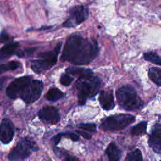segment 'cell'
<instances>
[{
  "mask_svg": "<svg viewBox=\"0 0 161 161\" xmlns=\"http://www.w3.org/2000/svg\"><path fill=\"white\" fill-rule=\"evenodd\" d=\"M97 42L75 34L69 36L64 47L61 60L75 65H86L97 55Z\"/></svg>",
  "mask_w": 161,
  "mask_h": 161,
  "instance_id": "6da1fadb",
  "label": "cell"
},
{
  "mask_svg": "<svg viewBox=\"0 0 161 161\" xmlns=\"http://www.w3.org/2000/svg\"><path fill=\"white\" fill-rule=\"evenodd\" d=\"M100 84L99 79L93 75L79 78L75 84L79 104L84 105L88 97L94 96L99 91Z\"/></svg>",
  "mask_w": 161,
  "mask_h": 161,
  "instance_id": "7a4b0ae2",
  "label": "cell"
},
{
  "mask_svg": "<svg viewBox=\"0 0 161 161\" xmlns=\"http://www.w3.org/2000/svg\"><path fill=\"white\" fill-rule=\"evenodd\" d=\"M119 105L128 111H134L142 108L143 102L138 96L136 90L130 86H125L116 92Z\"/></svg>",
  "mask_w": 161,
  "mask_h": 161,
  "instance_id": "3957f363",
  "label": "cell"
},
{
  "mask_svg": "<svg viewBox=\"0 0 161 161\" xmlns=\"http://www.w3.org/2000/svg\"><path fill=\"white\" fill-rule=\"evenodd\" d=\"M62 43H59L53 51L42 53L38 55L40 59L31 61V67L36 74L41 73L52 67L57 62V56L60 52Z\"/></svg>",
  "mask_w": 161,
  "mask_h": 161,
  "instance_id": "277c9868",
  "label": "cell"
},
{
  "mask_svg": "<svg viewBox=\"0 0 161 161\" xmlns=\"http://www.w3.org/2000/svg\"><path fill=\"white\" fill-rule=\"evenodd\" d=\"M38 150L35 142L30 138L21 139L8 155L10 161H22L29 157L33 152Z\"/></svg>",
  "mask_w": 161,
  "mask_h": 161,
  "instance_id": "5b68a950",
  "label": "cell"
},
{
  "mask_svg": "<svg viewBox=\"0 0 161 161\" xmlns=\"http://www.w3.org/2000/svg\"><path fill=\"white\" fill-rule=\"evenodd\" d=\"M135 120V116L131 114H118L104 119L100 126L106 131H117L126 128Z\"/></svg>",
  "mask_w": 161,
  "mask_h": 161,
  "instance_id": "8992f818",
  "label": "cell"
},
{
  "mask_svg": "<svg viewBox=\"0 0 161 161\" xmlns=\"http://www.w3.org/2000/svg\"><path fill=\"white\" fill-rule=\"evenodd\" d=\"M89 16V8L87 6H76L69 11L68 19L63 23L67 28L76 26L84 21Z\"/></svg>",
  "mask_w": 161,
  "mask_h": 161,
  "instance_id": "52a82bcc",
  "label": "cell"
},
{
  "mask_svg": "<svg viewBox=\"0 0 161 161\" xmlns=\"http://www.w3.org/2000/svg\"><path fill=\"white\" fill-rule=\"evenodd\" d=\"M43 88V84L42 81L39 80H33L19 97L27 104L33 103L39 99Z\"/></svg>",
  "mask_w": 161,
  "mask_h": 161,
  "instance_id": "ba28073f",
  "label": "cell"
},
{
  "mask_svg": "<svg viewBox=\"0 0 161 161\" xmlns=\"http://www.w3.org/2000/svg\"><path fill=\"white\" fill-rule=\"evenodd\" d=\"M31 77L23 76L14 79L6 89V95L11 99L20 97L31 81Z\"/></svg>",
  "mask_w": 161,
  "mask_h": 161,
  "instance_id": "9c48e42d",
  "label": "cell"
},
{
  "mask_svg": "<svg viewBox=\"0 0 161 161\" xmlns=\"http://www.w3.org/2000/svg\"><path fill=\"white\" fill-rule=\"evenodd\" d=\"M40 119L47 124H56L60 120V114L58 110L50 106L43 107L38 112Z\"/></svg>",
  "mask_w": 161,
  "mask_h": 161,
  "instance_id": "30bf717a",
  "label": "cell"
},
{
  "mask_svg": "<svg viewBox=\"0 0 161 161\" xmlns=\"http://www.w3.org/2000/svg\"><path fill=\"white\" fill-rule=\"evenodd\" d=\"M14 136V126L11 121L4 118L0 124V140L4 144L11 142Z\"/></svg>",
  "mask_w": 161,
  "mask_h": 161,
  "instance_id": "8fae6325",
  "label": "cell"
},
{
  "mask_svg": "<svg viewBox=\"0 0 161 161\" xmlns=\"http://www.w3.org/2000/svg\"><path fill=\"white\" fill-rule=\"evenodd\" d=\"M148 144L155 152L161 153V123H157L153 126Z\"/></svg>",
  "mask_w": 161,
  "mask_h": 161,
  "instance_id": "7c38bea8",
  "label": "cell"
},
{
  "mask_svg": "<svg viewBox=\"0 0 161 161\" xmlns=\"http://www.w3.org/2000/svg\"><path fill=\"white\" fill-rule=\"evenodd\" d=\"M99 101L101 106L105 110L113 109L115 106L114 96L112 90L101 91Z\"/></svg>",
  "mask_w": 161,
  "mask_h": 161,
  "instance_id": "4fadbf2b",
  "label": "cell"
},
{
  "mask_svg": "<svg viewBox=\"0 0 161 161\" xmlns=\"http://www.w3.org/2000/svg\"><path fill=\"white\" fill-rule=\"evenodd\" d=\"M19 46L18 43L11 42L0 48V60L6 59L15 53Z\"/></svg>",
  "mask_w": 161,
  "mask_h": 161,
  "instance_id": "5bb4252c",
  "label": "cell"
},
{
  "mask_svg": "<svg viewBox=\"0 0 161 161\" xmlns=\"http://www.w3.org/2000/svg\"><path fill=\"white\" fill-rule=\"evenodd\" d=\"M65 71L68 74H72L73 75L77 76L79 78L93 75V72L91 69L82 67H70L67 68Z\"/></svg>",
  "mask_w": 161,
  "mask_h": 161,
  "instance_id": "9a60e30c",
  "label": "cell"
},
{
  "mask_svg": "<svg viewBox=\"0 0 161 161\" xmlns=\"http://www.w3.org/2000/svg\"><path fill=\"white\" fill-rule=\"evenodd\" d=\"M106 153L109 161H119L121 155L120 150L114 143H111L108 145L106 150Z\"/></svg>",
  "mask_w": 161,
  "mask_h": 161,
  "instance_id": "2e32d148",
  "label": "cell"
},
{
  "mask_svg": "<svg viewBox=\"0 0 161 161\" xmlns=\"http://www.w3.org/2000/svg\"><path fill=\"white\" fill-rule=\"evenodd\" d=\"M148 77L156 85L161 86V69L154 67H150L148 70Z\"/></svg>",
  "mask_w": 161,
  "mask_h": 161,
  "instance_id": "e0dca14e",
  "label": "cell"
},
{
  "mask_svg": "<svg viewBox=\"0 0 161 161\" xmlns=\"http://www.w3.org/2000/svg\"><path fill=\"white\" fill-rule=\"evenodd\" d=\"M65 96L64 92L61 91L58 88L54 87L49 89L45 94V97L47 99L50 101H57L62 98Z\"/></svg>",
  "mask_w": 161,
  "mask_h": 161,
  "instance_id": "ac0fdd59",
  "label": "cell"
},
{
  "mask_svg": "<svg viewBox=\"0 0 161 161\" xmlns=\"http://www.w3.org/2000/svg\"><path fill=\"white\" fill-rule=\"evenodd\" d=\"M147 127V123L146 121H142L134 126L131 130V133L133 135H140L146 133Z\"/></svg>",
  "mask_w": 161,
  "mask_h": 161,
  "instance_id": "d6986e66",
  "label": "cell"
},
{
  "mask_svg": "<svg viewBox=\"0 0 161 161\" xmlns=\"http://www.w3.org/2000/svg\"><path fill=\"white\" fill-rule=\"evenodd\" d=\"M143 58L148 62L157 65H161V57L153 52H149L143 54Z\"/></svg>",
  "mask_w": 161,
  "mask_h": 161,
  "instance_id": "ffe728a7",
  "label": "cell"
},
{
  "mask_svg": "<svg viewBox=\"0 0 161 161\" xmlns=\"http://www.w3.org/2000/svg\"><path fill=\"white\" fill-rule=\"evenodd\" d=\"M19 63L17 61H11L5 64H0V74L9 71L13 70L18 68Z\"/></svg>",
  "mask_w": 161,
  "mask_h": 161,
  "instance_id": "44dd1931",
  "label": "cell"
},
{
  "mask_svg": "<svg viewBox=\"0 0 161 161\" xmlns=\"http://www.w3.org/2000/svg\"><path fill=\"white\" fill-rule=\"evenodd\" d=\"M125 161H143L142 152L140 150L136 149L129 153L126 157Z\"/></svg>",
  "mask_w": 161,
  "mask_h": 161,
  "instance_id": "7402d4cb",
  "label": "cell"
},
{
  "mask_svg": "<svg viewBox=\"0 0 161 161\" xmlns=\"http://www.w3.org/2000/svg\"><path fill=\"white\" fill-rule=\"evenodd\" d=\"M73 78L70 76L68 74H62L60 77V83L64 86H69L71 84L72 82L73 81Z\"/></svg>",
  "mask_w": 161,
  "mask_h": 161,
  "instance_id": "603a6c76",
  "label": "cell"
},
{
  "mask_svg": "<svg viewBox=\"0 0 161 161\" xmlns=\"http://www.w3.org/2000/svg\"><path fill=\"white\" fill-rule=\"evenodd\" d=\"M79 128L91 132L96 131V125L94 123H80L78 125Z\"/></svg>",
  "mask_w": 161,
  "mask_h": 161,
  "instance_id": "cb8c5ba5",
  "label": "cell"
},
{
  "mask_svg": "<svg viewBox=\"0 0 161 161\" xmlns=\"http://www.w3.org/2000/svg\"><path fill=\"white\" fill-rule=\"evenodd\" d=\"M63 134V136H67V137H69L70 139H71L72 141L74 142H76V141H78L79 138V136L74 133H71V132H69V133H62Z\"/></svg>",
  "mask_w": 161,
  "mask_h": 161,
  "instance_id": "d4e9b609",
  "label": "cell"
},
{
  "mask_svg": "<svg viewBox=\"0 0 161 161\" xmlns=\"http://www.w3.org/2000/svg\"><path fill=\"white\" fill-rule=\"evenodd\" d=\"M35 50H33V48H28V49H26L25 50H23L22 52H19L18 53H17V55L19 56V57H25V56H28L31 54L33 53V52H34Z\"/></svg>",
  "mask_w": 161,
  "mask_h": 161,
  "instance_id": "484cf974",
  "label": "cell"
},
{
  "mask_svg": "<svg viewBox=\"0 0 161 161\" xmlns=\"http://www.w3.org/2000/svg\"><path fill=\"white\" fill-rule=\"evenodd\" d=\"M9 40V36L7 33L3 31L0 33V43L6 42Z\"/></svg>",
  "mask_w": 161,
  "mask_h": 161,
  "instance_id": "4316f807",
  "label": "cell"
},
{
  "mask_svg": "<svg viewBox=\"0 0 161 161\" xmlns=\"http://www.w3.org/2000/svg\"><path fill=\"white\" fill-rule=\"evenodd\" d=\"M76 132L77 133H79V135H80L82 136H83L84 138L86 139H91L92 137V135L85 132V131H80V130H77Z\"/></svg>",
  "mask_w": 161,
  "mask_h": 161,
  "instance_id": "83f0119b",
  "label": "cell"
},
{
  "mask_svg": "<svg viewBox=\"0 0 161 161\" xmlns=\"http://www.w3.org/2000/svg\"><path fill=\"white\" fill-rule=\"evenodd\" d=\"M62 136H63V134H62V133H60L57 134V135H55V136L53 138V141L54 142V143H55V145L58 144V143L60 142V139L62 138Z\"/></svg>",
  "mask_w": 161,
  "mask_h": 161,
  "instance_id": "f1b7e54d",
  "label": "cell"
},
{
  "mask_svg": "<svg viewBox=\"0 0 161 161\" xmlns=\"http://www.w3.org/2000/svg\"><path fill=\"white\" fill-rule=\"evenodd\" d=\"M63 161H79L77 158L74 157H71V156H68V157H66L64 160Z\"/></svg>",
  "mask_w": 161,
  "mask_h": 161,
  "instance_id": "f546056e",
  "label": "cell"
},
{
  "mask_svg": "<svg viewBox=\"0 0 161 161\" xmlns=\"http://www.w3.org/2000/svg\"><path fill=\"white\" fill-rule=\"evenodd\" d=\"M160 19H161V16H160Z\"/></svg>",
  "mask_w": 161,
  "mask_h": 161,
  "instance_id": "4dcf8cb0",
  "label": "cell"
}]
</instances>
